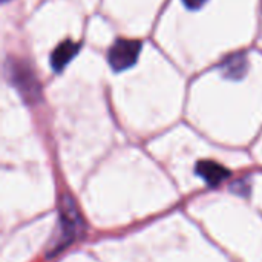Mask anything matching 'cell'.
Instances as JSON below:
<instances>
[{"label":"cell","mask_w":262,"mask_h":262,"mask_svg":"<svg viewBox=\"0 0 262 262\" xmlns=\"http://www.w3.org/2000/svg\"><path fill=\"white\" fill-rule=\"evenodd\" d=\"M207 0H183V3L189 8V9H200Z\"/></svg>","instance_id":"obj_7"},{"label":"cell","mask_w":262,"mask_h":262,"mask_svg":"<svg viewBox=\"0 0 262 262\" xmlns=\"http://www.w3.org/2000/svg\"><path fill=\"white\" fill-rule=\"evenodd\" d=\"M83 230V221L77 210L75 203L69 196H63L60 204V236L55 241L52 249L54 253H58L61 249L69 246Z\"/></svg>","instance_id":"obj_1"},{"label":"cell","mask_w":262,"mask_h":262,"mask_svg":"<svg viewBox=\"0 0 262 262\" xmlns=\"http://www.w3.org/2000/svg\"><path fill=\"white\" fill-rule=\"evenodd\" d=\"M15 74L20 78V81H17V84L23 91V95H26V97H35V91L38 88V83L34 80L32 74L31 72H26L23 69L21 71L15 69Z\"/></svg>","instance_id":"obj_6"},{"label":"cell","mask_w":262,"mask_h":262,"mask_svg":"<svg viewBox=\"0 0 262 262\" xmlns=\"http://www.w3.org/2000/svg\"><path fill=\"white\" fill-rule=\"evenodd\" d=\"M246 71H247V60L244 54H233L223 61V74L232 80H238L244 77Z\"/></svg>","instance_id":"obj_5"},{"label":"cell","mask_w":262,"mask_h":262,"mask_svg":"<svg viewBox=\"0 0 262 262\" xmlns=\"http://www.w3.org/2000/svg\"><path fill=\"white\" fill-rule=\"evenodd\" d=\"M141 52V43L134 38H118L107 52V61L115 72L132 68Z\"/></svg>","instance_id":"obj_2"},{"label":"cell","mask_w":262,"mask_h":262,"mask_svg":"<svg viewBox=\"0 0 262 262\" xmlns=\"http://www.w3.org/2000/svg\"><path fill=\"white\" fill-rule=\"evenodd\" d=\"M196 173L209 186H218L220 183L227 180L229 175H230L229 169H226L224 166L218 164L216 161H210V160L200 161L196 164Z\"/></svg>","instance_id":"obj_3"},{"label":"cell","mask_w":262,"mask_h":262,"mask_svg":"<svg viewBox=\"0 0 262 262\" xmlns=\"http://www.w3.org/2000/svg\"><path fill=\"white\" fill-rule=\"evenodd\" d=\"M78 49H80V46L75 41L66 40V41L60 43L54 49V52L51 55V66H52V69L57 71V72L63 71L69 64V61L77 55Z\"/></svg>","instance_id":"obj_4"}]
</instances>
